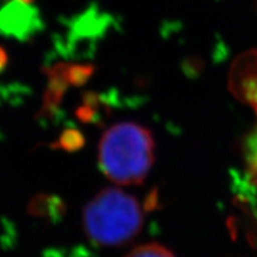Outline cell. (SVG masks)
I'll return each instance as SVG.
<instances>
[{
  "label": "cell",
  "mask_w": 257,
  "mask_h": 257,
  "mask_svg": "<svg viewBox=\"0 0 257 257\" xmlns=\"http://www.w3.org/2000/svg\"><path fill=\"white\" fill-rule=\"evenodd\" d=\"M154 162V141L146 127L119 123L108 128L99 144V165L119 185H137L147 178Z\"/></svg>",
  "instance_id": "6da1fadb"
},
{
  "label": "cell",
  "mask_w": 257,
  "mask_h": 257,
  "mask_svg": "<svg viewBox=\"0 0 257 257\" xmlns=\"http://www.w3.org/2000/svg\"><path fill=\"white\" fill-rule=\"evenodd\" d=\"M143 210L133 195L117 188L99 192L86 205L83 227L93 243L118 246L142 230Z\"/></svg>",
  "instance_id": "7a4b0ae2"
},
{
  "label": "cell",
  "mask_w": 257,
  "mask_h": 257,
  "mask_svg": "<svg viewBox=\"0 0 257 257\" xmlns=\"http://www.w3.org/2000/svg\"><path fill=\"white\" fill-rule=\"evenodd\" d=\"M125 257H174V255L165 246L150 243L137 246L136 249L131 250Z\"/></svg>",
  "instance_id": "3957f363"
},
{
  "label": "cell",
  "mask_w": 257,
  "mask_h": 257,
  "mask_svg": "<svg viewBox=\"0 0 257 257\" xmlns=\"http://www.w3.org/2000/svg\"><path fill=\"white\" fill-rule=\"evenodd\" d=\"M83 138L75 130H69L64 133L61 137V146L67 150H75L82 146Z\"/></svg>",
  "instance_id": "277c9868"
},
{
  "label": "cell",
  "mask_w": 257,
  "mask_h": 257,
  "mask_svg": "<svg viewBox=\"0 0 257 257\" xmlns=\"http://www.w3.org/2000/svg\"><path fill=\"white\" fill-rule=\"evenodd\" d=\"M6 54H5V51L3 50V49H0V68H2V67H4L5 66V63H6Z\"/></svg>",
  "instance_id": "5b68a950"
}]
</instances>
